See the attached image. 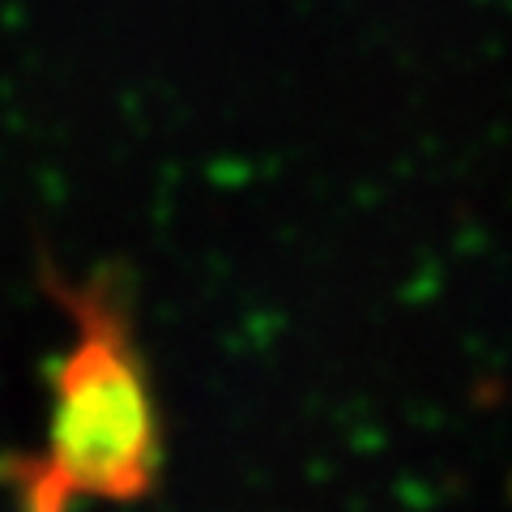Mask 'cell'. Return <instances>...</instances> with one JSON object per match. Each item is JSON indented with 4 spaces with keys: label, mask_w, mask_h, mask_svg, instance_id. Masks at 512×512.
<instances>
[{
    "label": "cell",
    "mask_w": 512,
    "mask_h": 512,
    "mask_svg": "<svg viewBox=\"0 0 512 512\" xmlns=\"http://www.w3.org/2000/svg\"><path fill=\"white\" fill-rule=\"evenodd\" d=\"M43 282L69 316L73 342L52 367L43 453L22 461L13 487L26 512L133 504L163 470V423L120 282L111 274L69 282L56 269Z\"/></svg>",
    "instance_id": "6da1fadb"
}]
</instances>
